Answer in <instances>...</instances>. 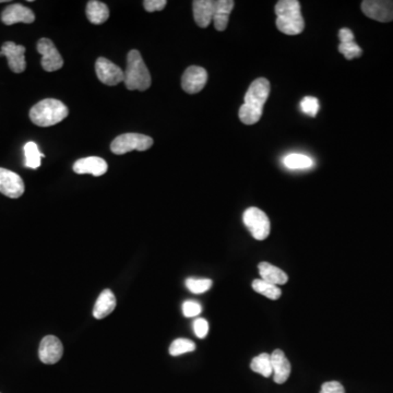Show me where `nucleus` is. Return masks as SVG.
Segmentation results:
<instances>
[{"label": "nucleus", "mask_w": 393, "mask_h": 393, "mask_svg": "<svg viewBox=\"0 0 393 393\" xmlns=\"http://www.w3.org/2000/svg\"><path fill=\"white\" fill-rule=\"evenodd\" d=\"M87 17L93 24H102L109 18V9L104 3L91 0L87 6Z\"/></svg>", "instance_id": "nucleus-21"}, {"label": "nucleus", "mask_w": 393, "mask_h": 393, "mask_svg": "<svg viewBox=\"0 0 393 393\" xmlns=\"http://www.w3.org/2000/svg\"><path fill=\"white\" fill-rule=\"evenodd\" d=\"M193 331L195 335L200 339H204L209 332V323L204 318H198L193 322Z\"/></svg>", "instance_id": "nucleus-31"}, {"label": "nucleus", "mask_w": 393, "mask_h": 393, "mask_svg": "<svg viewBox=\"0 0 393 393\" xmlns=\"http://www.w3.org/2000/svg\"><path fill=\"white\" fill-rule=\"evenodd\" d=\"M283 163L290 169H308L314 167L312 158L301 153L288 154L285 156Z\"/></svg>", "instance_id": "nucleus-23"}, {"label": "nucleus", "mask_w": 393, "mask_h": 393, "mask_svg": "<svg viewBox=\"0 0 393 393\" xmlns=\"http://www.w3.org/2000/svg\"><path fill=\"white\" fill-rule=\"evenodd\" d=\"M195 344L188 339H177L169 346V354L172 357H180L182 354L195 351Z\"/></svg>", "instance_id": "nucleus-26"}, {"label": "nucleus", "mask_w": 393, "mask_h": 393, "mask_svg": "<svg viewBox=\"0 0 393 393\" xmlns=\"http://www.w3.org/2000/svg\"><path fill=\"white\" fill-rule=\"evenodd\" d=\"M167 0H145V1H143L145 9L148 12L163 10L167 7Z\"/></svg>", "instance_id": "nucleus-32"}, {"label": "nucleus", "mask_w": 393, "mask_h": 393, "mask_svg": "<svg viewBox=\"0 0 393 393\" xmlns=\"http://www.w3.org/2000/svg\"><path fill=\"white\" fill-rule=\"evenodd\" d=\"M339 52H340L341 54H343L344 57H346L348 61L357 59V57H359V56L363 54L362 48L357 45L355 41L341 42L340 45H339Z\"/></svg>", "instance_id": "nucleus-27"}, {"label": "nucleus", "mask_w": 393, "mask_h": 393, "mask_svg": "<svg viewBox=\"0 0 393 393\" xmlns=\"http://www.w3.org/2000/svg\"><path fill=\"white\" fill-rule=\"evenodd\" d=\"M339 39L340 42H348V41H354L353 32L350 29H341L339 32Z\"/></svg>", "instance_id": "nucleus-34"}, {"label": "nucleus", "mask_w": 393, "mask_h": 393, "mask_svg": "<svg viewBox=\"0 0 393 393\" xmlns=\"http://www.w3.org/2000/svg\"><path fill=\"white\" fill-rule=\"evenodd\" d=\"M23 180L20 175L0 167V193L11 199H18L24 193Z\"/></svg>", "instance_id": "nucleus-10"}, {"label": "nucleus", "mask_w": 393, "mask_h": 393, "mask_svg": "<svg viewBox=\"0 0 393 393\" xmlns=\"http://www.w3.org/2000/svg\"><path fill=\"white\" fill-rule=\"evenodd\" d=\"M262 280L267 281L273 285H283L288 282V277L280 268L275 267L268 262H260L258 266Z\"/></svg>", "instance_id": "nucleus-20"}, {"label": "nucleus", "mask_w": 393, "mask_h": 393, "mask_svg": "<svg viewBox=\"0 0 393 393\" xmlns=\"http://www.w3.org/2000/svg\"><path fill=\"white\" fill-rule=\"evenodd\" d=\"M253 288L256 290L257 293L262 294L270 299H279L282 295L280 288H277V285L271 284L260 279V280H255L253 282Z\"/></svg>", "instance_id": "nucleus-25"}, {"label": "nucleus", "mask_w": 393, "mask_h": 393, "mask_svg": "<svg viewBox=\"0 0 393 393\" xmlns=\"http://www.w3.org/2000/svg\"><path fill=\"white\" fill-rule=\"evenodd\" d=\"M95 72L102 83L111 87L117 85L125 80V72L122 68L104 57H100L95 63Z\"/></svg>", "instance_id": "nucleus-9"}, {"label": "nucleus", "mask_w": 393, "mask_h": 393, "mask_svg": "<svg viewBox=\"0 0 393 393\" xmlns=\"http://www.w3.org/2000/svg\"><path fill=\"white\" fill-rule=\"evenodd\" d=\"M68 114V107L63 102L55 98H46L32 107L30 119L36 126L50 127L63 122Z\"/></svg>", "instance_id": "nucleus-4"}, {"label": "nucleus", "mask_w": 393, "mask_h": 393, "mask_svg": "<svg viewBox=\"0 0 393 393\" xmlns=\"http://www.w3.org/2000/svg\"><path fill=\"white\" fill-rule=\"evenodd\" d=\"M235 3L233 0H217L214 8L213 23L217 31H224L230 20V14Z\"/></svg>", "instance_id": "nucleus-18"}, {"label": "nucleus", "mask_w": 393, "mask_h": 393, "mask_svg": "<svg viewBox=\"0 0 393 393\" xmlns=\"http://www.w3.org/2000/svg\"><path fill=\"white\" fill-rule=\"evenodd\" d=\"M24 156H25V162L24 165L28 169H36L41 167V160L42 158H45L44 154L41 153L35 142H28L24 145Z\"/></svg>", "instance_id": "nucleus-22"}, {"label": "nucleus", "mask_w": 393, "mask_h": 393, "mask_svg": "<svg viewBox=\"0 0 393 393\" xmlns=\"http://www.w3.org/2000/svg\"><path fill=\"white\" fill-rule=\"evenodd\" d=\"M202 312L200 304L195 301H186L182 304V314L187 318L198 316Z\"/></svg>", "instance_id": "nucleus-30"}, {"label": "nucleus", "mask_w": 393, "mask_h": 393, "mask_svg": "<svg viewBox=\"0 0 393 393\" xmlns=\"http://www.w3.org/2000/svg\"><path fill=\"white\" fill-rule=\"evenodd\" d=\"M215 1L213 0H195L193 3V18L200 28H208L213 22Z\"/></svg>", "instance_id": "nucleus-17"}, {"label": "nucleus", "mask_w": 393, "mask_h": 393, "mask_svg": "<svg viewBox=\"0 0 393 393\" xmlns=\"http://www.w3.org/2000/svg\"><path fill=\"white\" fill-rule=\"evenodd\" d=\"M270 82L258 78L251 83L245 95V103L240 106L238 116L245 125H255L262 118L264 105L269 98Z\"/></svg>", "instance_id": "nucleus-1"}, {"label": "nucleus", "mask_w": 393, "mask_h": 393, "mask_svg": "<svg viewBox=\"0 0 393 393\" xmlns=\"http://www.w3.org/2000/svg\"><path fill=\"white\" fill-rule=\"evenodd\" d=\"M37 52L42 55V67L45 72H52L63 68V61L55 44L50 39H41L37 42Z\"/></svg>", "instance_id": "nucleus-7"}, {"label": "nucleus", "mask_w": 393, "mask_h": 393, "mask_svg": "<svg viewBox=\"0 0 393 393\" xmlns=\"http://www.w3.org/2000/svg\"><path fill=\"white\" fill-rule=\"evenodd\" d=\"M63 354V346L61 340L55 335H46L41 341L39 357L44 364L53 365L61 361Z\"/></svg>", "instance_id": "nucleus-12"}, {"label": "nucleus", "mask_w": 393, "mask_h": 393, "mask_svg": "<svg viewBox=\"0 0 393 393\" xmlns=\"http://www.w3.org/2000/svg\"><path fill=\"white\" fill-rule=\"evenodd\" d=\"M277 28L286 35L301 34L305 29L301 3L297 0H281L275 5Z\"/></svg>", "instance_id": "nucleus-2"}, {"label": "nucleus", "mask_w": 393, "mask_h": 393, "mask_svg": "<svg viewBox=\"0 0 393 393\" xmlns=\"http://www.w3.org/2000/svg\"><path fill=\"white\" fill-rule=\"evenodd\" d=\"M362 11L365 16L376 21H393V1L390 0H365Z\"/></svg>", "instance_id": "nucleus-8"}, {"label": "nucleus", "mask_w": 393, "mask_h": 393, "mask_svg": "<svg viewBox=\"0 0 393 393\" xmlns=\"http://www.w3.org/2000/svg\"><path fill=\"white\" fill-rule=\"evenodd\" d=\"M116 308V299L111 290H104L98 296L93 309V316L96 319H103L111 315L114 309Z\"/></svg>", "instance_id": "nucleus-19"}, {"label": "nucleus", "mask_w": 393, "mask_h": 393, "mask_svg": "<svg viewBox=\"0 0 393 393\" xmlns=\"http://www.w3.org/2000/svg\"><path fill=\"white\" fill-rule=\"evenodd\" d=\"M251 368L264 377H270L272 375L271 355L268 353L259 354L251 361Z\"/></svg>", "instance_id": "nucleus-24"}, {"label": "nucleus", "mask_w": 393, "mask_h": 393, "mask_svg": "<svg viewBox=\"0 0 393 393\" xmlns=\"http://www.w3.org/2000/svg\"><path fill=\"white\" fill-rule=\"evenodd\" d=\"M153 145V139L141 134H124L118 136L111 142V150L117 156L128 153L131 151H147Z\"/></svg>", "instance_id": "nucleus-5"}, {"label": "nucleus", "mask_w": 393, "mask_h": 393, "mask_svg": "<svg viewBox=\"0 0 393 393\" xmlns=\"http://www.w3.org/2000/svg\"><path fill=\"white\" fill-rule=\"evenodd\" d=\"M25 47L22 45H17L14 42L3 43L0 50V56H5L8 61L9 68L11 72L16 74H21L27 68V61H25Z\"/></svg>", "instance_id": "nucleus-13"}, {"label": "nucleus", "mask_w": 393, "mask_h": 393, "mask_svg": "<svg viewBox=\"0 0 393 393\" xmlns=\"http://www.w3.org/2000/svg\"><path fill=\"white\" fill-rule=\"evenodd\" d=\"M244 224L248 229L251 236L257 240H264L269 236L271 224L267 214L264 213L260 209H247L244 212Z\"/></svg>", "instance_id": "nucleus-6"}, {"label": "nucleus", "mask_w": 393, "mask_h": 393, "mask_svg": "<svg viewBox=\"0 0 393 393\" xmlns=\"http://www.w3.org/2000/svg\"><path fill=\"white\" fill-rule=\"evenodd\" d=\"M34 20V12L21 3L8 6L1 14V21L6 25H12L16 23L30 24L33 23Z\"/></svg>", "instance_id": "nucleus-14"}, {"label": "nucleus", "mask_w": 393, "mask_h": 393, "mask_svg": "<svg viewBox=\"0 0 393 393\" xmlns=\"http://www.w3.org/2000/svg\"><path fill=\"white\" fill-rule=\"evenodd\" d=\"M272 374L275 383L282 385L290 375V363L282 350H275L271 354Z\"/></svg>", "instance_id": "nucleus-16"}, {"label": "nucleus", "mask_w": 393, "mask_h": 393, "mask_svg": "<svg viewBox=\"0 0 393 393\" xmlns=\"http://www.w3.org/2000/svg\"><path fill=\"white\" fill-rule=\"evenodd\" d=\"M151 74L139 50H130L127 56L124 83L130 91H145L151 87Z\"/></svg>", "instance_id": "nucleus-3"}, {"label": "nucleus", "mask_w": 393, "mask_h": 393, "mask_svg": "<svg viewBox=\"0 0 393 393\" xmlns=\"http://www.w3.org/2000/svg\"><path fill=\"white\" fill-rule=\"evenodd\" d=\"M208 81V72L199 66H190L186 69L182 77V90L189 94L200 92L206 87Z\"/></svg>", "instance_id": "nucleus-11"}, {"label": "nucleus", "mask_w": 393, "mask_h": 393, "mask_svg": "<svg viewBox=\"0 0 393 393\" xmlns=\"http://www.w3.org/2000/svg\"><path fill=\"white\" fill-rule=\"evenodd\" d=\"M320 393H346L343 385L338 381H329L321 385Z\"/></svg>", "instance_id": "nucleus-33"}, {"label": "nucleus", "mask_w": 393, "mask_h": 393, "mask_svg": "<svg viewBox=\"0 0 393 393\" xmlns=\"http://www.w3.org/2000/svg\"><path fill=\"white\" fill-rule=\"evenodd\" d=\"M186 286L190 292L195 294L206 293L212 286V281L210 279H193L189 277L186 280Z\"/></svg>", "instance_id": "nucleus-28"}, {"label": "nucleus", "mask_w": 393, "mask_h": 393, "mask_svg": "<svg viewBox=\"0 0 393 393\" xmlns=\"http://www.w3.org/2000/svg\"><path fill=\"white\" fill-rule=\"evenodd\" d=\"M109 165L105 160L98 156H89V158H80L74 164V172L77 174H91L93 176H102L105 174Z\"/></svg>", "instance_id": "nucleus-15"}, {"label": "nucleus", "mask_w": 393, "mask_h": 393, "mask_svg": "<svg viewBox=\"0 0 393 393\" xmlns=\"http://www.w3.org/2000/svg\"><path fill=\"white\" fill-rule=\"evenodd\" d=\"M301 109L308 116L315 117L318 111H319V102H318L316 98L306 96V98H304L301 100Z\"/></svg>", "instance_id": "nucleus-29"}]
</instances>
